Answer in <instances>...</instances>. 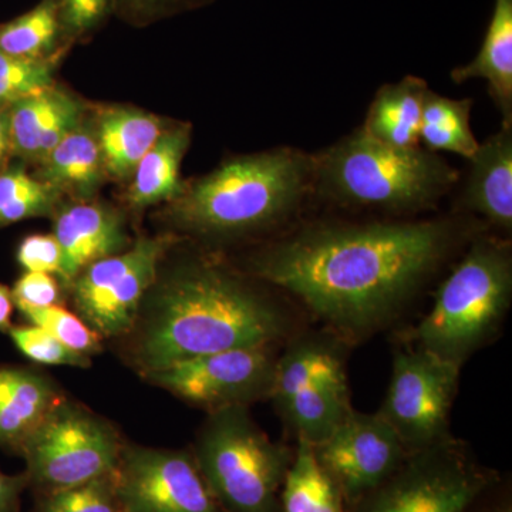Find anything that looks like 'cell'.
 I'll use <instances>...</instances> for the list:
<instances>
[{
  "mask_svg": "<svg viewBox=\"0 0 512 512\" xmlns=\"http://www.w3.org/2000/svg\"><path fill=\"white\" fill-rule=\"evenodd\" d=\"M450 242L439 221L306 229L261 252L252 272L335 328L362 333L402 308Z\"/></svg>",
  "mask_w": 512,
  "mask_h": 512,
  "instance_id": "obj_1",
  "label": "cell"
},
{
  "mask_svg": "<svg viewBox=\"0 0 512 512\" xmlns=\"http://www.w3.org/2000/svg\"><path fill=\"white\" fill-rule=\"evenodd\" d=\"M285 328L278 306L254 286L198 259L157 276L128 335L131 359L147 375L192 357L269 346Z\"/></svg>",
  "mask_w": 512,
  "mask_h": 512,
  "instance_id": "obj_2",
  "label": "cell"
},
{
  "mask_svg": "<svg viewBox=\"0 0 512 512\" xmlns=\"http://www.w3.org/2000/svg\"><path fill=\"white\" fill-rule=\"evenodd\" d=\"M315 160L293 148L232 158L185 185L168 207L174 227L202 238H232L271 227L295 210Z\"/></svg>",
  "mask_w": 512,
  "mask_h": 512,
  "instance_id": "obj_3",
  "label": "cell"
},
{
  "mask_svg": "<svg viewBox=\"0 0 512 512\" xmlns=\"http://www.w3.org/2000/svg\"><path fill=\"white\" fill-rule=\"evenodd\" d=\"M313 180L340 204L409 211L434 204L457 174L430 151L386 146L359 130L315 158Z\"/></svg>",
  "mask_w": 512,
  "mask_h": 512,
  "instance_id": "obj_4",
  "label": "cell"
},
{
  "mask_svg": "<svg viewBox=\"0 0 512 512\" xmlns=\"http://www.w3.org/2000/svg\"><path fill=\"white\" fill-rule=\"evenodd\" d=\"M194 458L221 510L279 512L293 453L256 426L247 406L212 410Z\"/></svg>",
  "mask_w": 512,
  "mask_h": 512,
  "instance_id": "obj_5",
  "label": "cell"
},
{
  "mask_svg": "<svg viewBox=\"0 0 512 512\" xmlns=\"http://www.w3.org/2000/svg\"><path fill=\"white\" fill-rule=\"evenodd\" d=\"M512 295V262L505 245L477 242L441 284L417 329L420 348L463 365L497 329Z\"/></svg>",
  "mask_w": 512,
  "mask_h": 512,
  "instance_id": "obj_6",
  "label": "cell"
},
{
  "mask_svg": "<svg viewBox=\"0 0 512 512\" xmlns=\"http://www.w3.org/2000/svg\"><path fill=\"white\" fill-rule=\"evenodd\" d=\"M123 447L110 423L62 399L19 454L26 460L29 484L46 494L113 476Z\"/></svg>",
  "mask_w": 512,
  "mask_h": 512,
  "instance_id": "obj_7",
  "label": "cell"
},
{
  "mask_svg": "<svg viewBox=\"0 0 512 512\" xmlns=\"http://www.w3.org/2000/svg\"><path fill=\"white\" fill-rule=\"evenodd\" d=\"M272 399L299 439L316 446L352 412L348 382L336 350L299 340L276 362Z\"/></svg>",
  "mask_w": 512,
  "mask_h": 512,
  "instance_id": "obj_8",
  "label": "cell"
},
{
  "mask_svg": "<svg viewBox=\"0 0 512 512\" xmlns=\"http://www.w3.org/2000/svg\"><path fill=\"white\" fill-rule=\"evenodd\" d=\"M484 474L450 439L407 454L355 512H464L484 490Z\"/></svg>",
  "mask_w": 512,
  "mask_h": 512,
  "instance_id": "obj_9",
  "label": "cell"
},
{
  "mask_svg": "<svg viewBox=\"0 0 512 512\" xmlns=\"http://www.w3.org/2000/svg\"><path fill=\"white\" fill-rule=\"evenodd\" d=\"M170 247L168 237L140 238L126 251L87 266L70 284L80 318L103 339L127 336Z\"/></svg>",
  "mask_w": 512,
  "mask_h": 512,
  "instance_id": "obj_10",
  "label": "cell"
},
{
  "mask_svg": "<svg viewBox=\"0 0 512 512\" xmlns=\"http://www.w3.org/2000/svg\"><path fill=\"white\" fill-rule=\"evenodd\" d=\"M458 375L460 366L421 348L394 357L392 380L379 413L407 453L450 439L448 416Z\"/></svg>",
  "mask_w": 512,
  "mask_h": 512,
  "instance_id": "obj_11",
  "label": "cell"
},
{
  "mask_svg": "<svg viewBox=\"0 0 512 512\" xmlns=\"http://www.w3.org/2000/svg\"><path fill=\"white\" fill-rule=\"evenodd\" d=\"M275 367L268 346H256L192 357L144 376L187 402L217 410L271 397Z\"/></svg>",
  "mask_w": 512,
  "mask_h": 512,
  "instance_id": "obj_12",
  "label": "cell"
},
{
  "mask_svg": "<svg viewBox=\"0 0 512 512\" xmlns=\"http://www.w3.org/2000/svg\"><path fill=\"white\" fill-rule=\"evenodd\" d=\"M113 481L123 512H222L185 451L124 446Z\"/></svg>",
  "mask_w": 512,
  "mask_h": 512,
  "instance_id": "obj_13",
  "label": "cell"
},
{
  "mask_svg": "<svg viewBox=\"0 0 512 512\" xmlns=\"http://www.w3.org/2000/svg\"><path fill=\"white\" fill-rule=\"evenodd\" d=\"M313 451L343 498L352 503L392 476L409 454L382 414L353 410Z\"/></svg>",
  "mask_w": 512,
  "mask_h": 512,
  "instance_id": "obj_14",
  "label": "cell"
},
{
  "mask_svg": "<svg viewBox=\"0 0 512 512\" xmlns=\"http://www.w3.org/2000/svg\"><path fill=\"white\" fill-rule=\"evenodd\" d=\"M53 217V235L63 251L60 278L66 284H72L87 266L128 248L124 218L107 205L77 201L57 208Z\"/></svg>",
  "mask_w": 512,
  "mask_h": 512,
  "instance_id": "obj_15",
  "label": "cell"
},
{
  "mask_svg": "<svg viewBox=\"0 0 512 512\" xmlns=\"http://www.w3.org/2000/svg\"><path fill=\"white\" fill-rule=\"evenodd\" d=\"M8 116L13 158L39 163L82 123L86 113L82 101L53 84L13 104Z\"/></svg>",
  "mask_w": 512,
  "mask_h": 512,
  "instance_id": "obj_16",
  "label": "cell"
},
{
  "mask_svg": "<svg viewBox=\"0 0 512 512\" xmlns=\"http://www.w3.org/2000/svg\"><path fill=\"white\" fill-rule=\"evenodd\" d=\"M42 373L25 367H0V447L20 453L30 434L62 400Z\"/></svg>",
  "mask_w": 512,
  "mask_h": 512,
  "instance_id": "obj_17",
  "label": "cell"
},
{
  "mask_svg": "<svg viewBox=\"0 0 512 512\" xmlns=\"http://www.w3.org/2000/svg\"><path fill=\"white\" fill-rule=\"evenodd\" d=\"M37 164L39 173L35 177L40 181L76 201H92L107 175L94 120L84 117Z\"/></svg>",
  "mask_w": 512,
  "mask_h": 512,
  "instance_id": "obj_18",
  "label": "cell"
},
{
  "mask_svg": "<svg viewBox=\"0 0 512 512\" xmlns=\"http://www.w3.org/2000/svg\"><path fill=\"white\" fill-rule=\"evenodd\" d=\"M94 127L106 174L116 180H126L168 124L147 111L113 106L97 114Z\"/></svg>",
  "mask_w": 512,
  "mask_h": 512,
  "instance_id": "obj_19",
  "label": "cell"
},
{
  "mask_svg": "<svg viewBox=\"0 0 512 512\" xmlns=\"http://www.w3.org/2000/svg\"><path fill=\"white\" fill-rule=\"evenodd\" d=\"M466 204L504 231L512 228V127L503 126L470 158Z\"/></svg>",
  "mask_w": 512,
  "mask_h": 512,
  "instance_id": "obj_20",
  "label": "cell"
},
{
  "mask_svg": "<svg viewBox=\"0 0 512 512\" xmlns=\"http://www.w3.org/2000/svg\"><path fill=\"white\" fill-rule=\"evenodd\" d=\"M456 83L481 79L488 84L503 126L512 124V0H494L483 45L473 62L451 72Z\"/></svg>",
  "mask_w": 512,
  "mask_h": 512,
  "instance_id": "obj_21",
  "label": "cell"
},
{
  "mask_svg": "<svg viewBox=\"0 0 512 512\" xmlns=\"http://www.w3.org/2000/svg\"><path fill=\"white\" fill-rule=\"evenodd\" d=\"M190 141V124H168L131 175L127 200L134 210L173 201L181 194L180 168Z\"/></svg>",
  "mask_w": 512,
  "mask_h": 512,
  "instance_id": "obj_22",
  "label": "cell"
},
{
  "mask_svg": "<svg viewBox=\"0 0 512 512\" xmlns=\"http://www.w3.org/2000/svg\"><path fill=\"white\" fill-rule=\"evenodd\" d=\"M429 87L419 77L407 76L399 83L386 84L370 104L365 126L367 136L386 146L417 148L420 123Z\"/></svg>",
  "mask_w": 512,
  "mask_h": 512,
  "instance_id": "obj_23",
  "label": "cell"
},
{
  "mask_svg": "<svg viewBox=\"0 0 512 512\" xmlns=\"http://www.w3.org/2000/svg\"><path fill=\"white\" fill-rule=\"evenodd\" d=\"M342 493L320 466L313 446L299 439L279 497V512H345Z\"/></svg>",
  "mask_w": 512,
  "mask_h": 512,
  "instance_id": "obj_24",
  "label": "cell"
},
{
  "mask_svg": "<svg viewBox=\"0 0 512 512\" xmlns=\"http://www.w3.org/2000/svg\"><path fill=\"white\" fill-rule=\"evenodd\" d=\"M473 100H454L427 92L421 113L420 141L430 153L446 151L470 160L478 141L470 127Z\"/></svg>",
  "mask_w": 512,
  "mask_h": 512,
  "instance_id": "obj_25",
  "label": "cell"
},
{
  "mask_svg": "<svg viewBox=\"0 0 512 512\" xmlns=\"http://www.w3.org/2000/svg\"><path fill=\"white\" fill-rule=\"evenodd\" d=\"M60 26L59 0H42L35 8L0 25V52L43 59L67 49Z\"/></svg>",
  "mask_w": 512,
  "mask_h": 512,
  "instance_id": "obj_26",
  "label": "cell"
},
{
  "mask_svg": "<svg viewBox=\"0 0 512 512\" xmlns=\"http://www.w3.org/2000/svg\"><path fill=\"white\" fill-rule=\"evenodd\" d=\"M62 194L29 174L20 164H9L0 171V228L55 215Z\"/></svg>",
  "mask_w": 512,
  "mask_h": 512,
  "instance_id": "obj_27",
  "label": "cell"
},
{
  "mask_svg": "<svg viewBox=\"0 0 512 512\" xmlns=\"http://www.w3.org/2000/svg\"><path fill=\"white\" fill-rule=\"evenodd\" d=\"M66 49L43 59H30L0 52V111L13 104L43 92L55 84L57 64Z\"/></svg>",
  "mask_w": 512,
  "mask_h": 512,
  "instance_id": "obj_28",
  "label": "cell"
},
{
  "mask_svg": "<svg viewBox=\"0 0 512 512\" xmlns=\"http://www.w3.org/2000/svg\"><path fill=\"white\" fill-rule=\"evenodd\" d=\"M19 311L32 325L45 329L74 352L87 357L101 352L103 338L97 335L79 315H74L62 306L23 308Z\"/></svg>",
  "mask_w": 512,
  "mask_h": 512,
  "instance_id": "obj_29",
  "label": "cell"
},
{
  "mask_svg": "<svg viewBox=\"0 0 512 512\" xmlns=\"http://www.w3.org/2000/svg\"><path fill=\"white\" fill-rule=\"evenodd\" d=\"M37 512H123L114 490L113 476L97 478L42 494Z\"/></svg>",
  "mask_w": 512,
  "mask_h": 512,
  "instance_id": "obj_30",
  "label": "cell"
},
{
  "mask_svg": "<svg viewBox=\"0 0 512 512\" xmlns=\"http://www.w3.org/2000/svg\"><path fill=\"white\" fill-rule=\"evenodd\" d=\"M9 333L16 348L39 365L82 367V369L92 365V357L74 352L45 329L32 323L26 326H12Z\"/></svg>",
  "mask_w": 512,
  "mask_h": 512,
  "instance_id": "obj_31",
  "label": "cell"
},
{
  "mask_svg": "<svg viewBox=\"0 0 512 512\" xmlns=\"http://www.w3.org/2000/svg\"><path fill=\"white\" fill-rule=\"evenodd\" d=\"M116 8V0H59L60 26L66 45L92 35Z\"/></svg>",
  "mask_w": 512,
  "mask_h": 512,
  "instance_id": "obj_32",
  "label": "cell"
},
{
  "mask_svg": "<svg viewBox=\"0 0 512 512\" xmlns=\"http://www.w3.org/2000/svg\"><path fill=\"white\" fill-rule=\"evenodd\" d=\"M16 258L25 272L62 276L63 251L53 234L29 235L20 242Z\"/></svg>",
  "mask_w": 512,
  "mask_h": 512,
  "instance_id": "obj_33",
  "label": "cell"
},
{
  "mask_svg": "<svg viewBox=\"0 0 512 512\" xmlns=\"http://www.w3.org/2000/svg\"><path fill=\"white\" fill-rule=\"evenodd\" d=\"M12 295L18 309L46 308L62 302L59 282L42 272H25L13 286Z\"/></svg>",
  "mask_w": 512,
  "mask_h": 512,
  "instance_id": "obj_34",
  "label": "cell"
},
{
  "mask_svg": "<svg viewBox=\"0 0 512 512\" xmlns=\"http://www.w3.org/2000/svg\"><path fill=\"white\" fill-rule=\"evenodd\" d=\"M204 2L207 0H116L114 10L131 22L144 23Z\"/></svg>",
  "mask_w": 512,
  "mask_h": 512,
  "instance_id": "obj_35",
  "label": "cell"
},
{
  "mask_svg": "<svg viewBox=\"0 0 512 512\" xmlns=\"http://www.w3.org/2000/svg\"><path fill=\"white\" fill-rule=\"evenodd\" d=\"M28 484L26 474L8 476L0 471V512H18L20 495Z\"/></svg>",
  "mask_w": 512,
  "mask_h": 512,
  "instance_id": "obj_36",
  "label": "cell"
},
{
  "mask_svg": "<svg viewBox=\"0 0 512 512\" xmlns=\"http://www.w3.org/2000/svg\"><path fill=\"white\" fill-rule=\"evenodd\" d=\"M12 156V143H10L8 110L0 111V171L9 165Z\"/></svg>",
  "mask_w": 512,
  "mask_h": 512,
  "instance_id": "obj_37",
  "label": "cell"
},
{
  "mask_svg": "<svg viewBox=\"0 0 512 512\" xmlns=\"http://www.w3.org/2000/svg\"><path fill=\"white\" fill-rule=\"evenodd\" d=\"M15 309L12 289L0 284V332H9L12 328V313Z\"/></svg>",
  "mask_w": 512,
  "mask_h": 512,
  "instance_id": "obj_38",
  "label": "cell"
}]
</instances>
